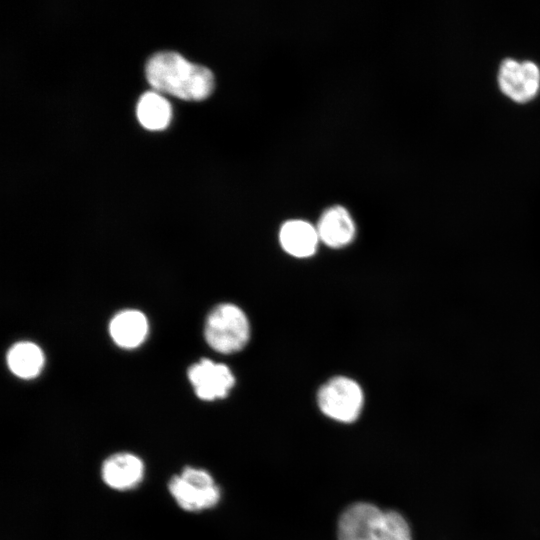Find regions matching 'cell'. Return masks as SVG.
I'll return each instance as SVG.
<instances>
[{
	"instance_id": "7a4b0ae2",
	"label": "cell",
	"mask_w": 540,
	"mask_h": 540,
	"mask_svg": "<svg viewBox=\"0 0 540 540\" xmlns=\"http://www.w3.org/2000/svg\"><path fill=\"white\" fill-rule=\"evenodd\" d=\"M339 540H412L405 518L369 503L348 507L338 523Z\"/></svg>"
},
{
	"instance_id": "30bf717a",
	"label": "cell",
	"mask_w": 540,
	"mask_h": 540,
	"mask_svg": "<svg viewBox=\"0 0 540 540\" xmlns=\"http://www.w3.org/2000/svg\"><path fill=\"white\" fill-rule=\"evenodd\" d=\"M279 241L288 254L298 258H305L314 254L319 242V236L316 227L309 222L294 219L286 221L281 226Z\"/></svg>"
},
{
	"instance_id": "8992f818",
	"label": "cell",
	"mask_w": 540,
	"mask_h": 540,
	"mask_svg": "<svg viewBox=\"0 0 540 540\" xmlns=\"http://www.w3.org/2000/svg\"><path fill=\"white\" fill-rule=\"evenodd\" d=\"M502 92L512 100L524 103L532 99L540 86V70L530 61L518 62L506 59L498 72Z\"/></svg>"
},
{
	"instance_id": "6da1fadb",
	"label": "cell",
	"mask_w": 540,
	"mask_h": 540,
	"mask_svg": "<svg viewBox=\"0 0 540 540\" xmlns=\"http://www.w3.org/2000/svg\"><path fill=\"white\" fill-rule=\"evenodd\" d=\"M146 77L156 91L188 101L203 100L214 89V76L208 68L176 52L154 54L146 64Z\"/></svg>"
},
{
	"instance_id": "8fae6325",
	"label": "cell",
	"mask_w": 540,
	"mask_h": 540,
	"mask_svg": "<svg viewBox=\"0 0 540 540\" xmlns=\"http://www.w3.org/2000/svg\"><path fill=\"white\" fill-rule=\"evenodd\" d=\"M109 331L118 346L135 348L144 341L148 324L145 315L140 311L125 310L111 320Z\"/></svg>"
},
{
	"instance_id": "5b68a950",
	"label": "cell",
	"mask_w": 540,
	"mask_h": 540,
	"mask_svg": "<svg viewBox=\"0 0 540 540\" xmlns=\"http://www.w3.org/2000/svg\"><path fill=\"white\" fill-rule=\"evenodd\" d=\"M317 402L320 410L339 422L355 421L362 410L364 396L359 384L351 378H331L319 389Z\"/></svg>"
},
{
	"instance_id": "7c38bea8",
	"label": "cell",
	"mask_w": 540,
	"mask_h": 540,
	"mask_svg": "<svg viewBox=\"0 0 540 540\" xmlns=\"http://www.w3.org/2000/svg\"><path fill=\"white\" fill-rule=\"evenodd\" d=\"M43 363L44 356L41 349L31 342L16 343L7 354L9 369L20 378L36 377L40 373Z\"/></svg>"
},
{
	"instance_id": "3957f363",
	"label": "cell",
	"mask_w": 540,
	"mask_h": 540,
	"mask_svg": "<svg viewBox=\"0 0 540 540\" xmlns=\"http://www.w3.org/2000/svg\"><path fill=\"white\" fill-rule=\"evenodd\" d=\"M204 337L214 350L228 354L243 349L250 338V324L245 313L236 305L220 304L209 313Z\"/></svg>"
},
{
	"instance_id": "9c48e42d",
	"label": "cell",
	"mask_w": 540,
	"mask_h": 540,
	"mask_svg": "<svg viewBox=\"0 0 540 540\" xmlns=\"http://www.w3.org/2000/svg\"><path fill=\"white\" fill-rule=\"evenodd\" d=\"M319 240L332 248H341L352 242L355 224L342 206H332L324 211L316 227Z\"/></svg>"
},
{
	"instance_id": "52a82bcc",
	"label": "cell",
	"mask_w": 540,
	"mask_h": 540,
	"mask_svg": "<svg viewBox=\"0 0 540 540\" xmlns=\"http://www.w3.org/2000/svg\"><path fill=\"white\" fill-rule=\"evenodd\" d=\"M188 378L196 395L202 400L224 398L234 386L235 378L231 370L221 363L202 359L188 370Z\"/></svg>"
},
{
	"instance_id": "ba28073f",
	"label": "cell",
	"mask_w": 540,
	"mask_h": 540,
	"mask_svg": "<svg viewBox=\"0 0 540 540\" xmlns=\"http://www.w3.org/2000/svg\"><path fill=\"white\" fill-rule=\"evenodd\" d=\"M145 473L144 462L130 452H117L108 456L101 466L104 483L112 489L124 491L137 487Z\"/></svg>"
},
{
	"instance_id": "4fadbf2b",
	"label": "cell",
	"mask_w": 540,
	"mask_h": 540,
	"mask_svg": "<svg viewBox=\"0 0 540 540\" xmlns=\"http://www.w3.org/2000/svg\"><path fill=\"white\" fill-rule=\"evenodd\" d=\"M171 114L170 103L156 92H146L138 101V120L148 130L165 129L169 125Z\"/></svg>"
},
{
	"instance_id": "277c9868",
	"label": "cell",
	"mask_w": 540,
	"mask_h": 540,
	"mask_svg": "<svg viewBox=\"0 0 540 540\" xmlns=\"http://www.w3.org/2000/svg\"><path fill=\"white\" fill-rule=\"evenodd\" d=\"M168 490L179 507L188 512H199L214 507L221 497L213 477L201 468L186 466L173 475Z\"/></svg>"
}]
</instances>
